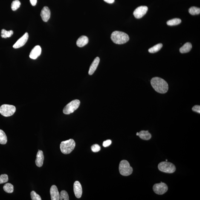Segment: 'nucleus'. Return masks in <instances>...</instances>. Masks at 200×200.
I'll return each instance as SVG.
<instances>
[{
	"mask_svg": "<svg viewBox=\"0 0 200 200\" xmlns=\"http://www.w3.org/2000/svg\"><path fill=\"white\" fill-rule=\"evenodd\" d=\"M28 38V33L27 32L25 33V34L22 37L18 39L16 43L13 45V48L15 49H18L24 46L27 42Z\"/></svg>",
	"mask_w": 200,
	"mask_h": 200,
	"instance_id": "obj_10",
	"label": "nucleus"
},
{
	"mask_svg": "<svg viewBox=\"0 0 200 200\" xmlns=\"http://www.w3.org/2000/svg\"><path fill=\"white\" fill-rule=\"evenodd\" d=\"M189 12L192 15H199L200 13V8L196 7H192L189 9Z\"/></svg>",
	"mask_w": 200,
	"mask_h": 200,
	"instance_id": "obj_25",
	"label": "nucleus"
},
{
	"mask_svg": "<svg viewBox=\"0 0 200 200\" xmlns=\"http://www.w3.org/2000/svg\"><path fill=\"white\" fill-rule=\"evenodd\" d=\"M16 110V108L13 105L4 104L0 107V113L4 117H9L13 115Z\"/></svg>",
	"mask_w": 200,
	"mask_h": 200,
	"instance_id": "obj_7",
	"label": "nucleus"
},
{
	"mask_svg": "<svg viewBox=\"0 0 200 200\" xmlns=\"http://www.w3.org/2000/svg\"><path fill=\"white\" fill-rule=\"evenodd\" d=\"M138 135H139V133L137 132V136H138Z\"/></svg>",
	"mask_w": 200,
	"mask_h": 200,
	"instance_id": "obj_35",
	"label": "nucleus"
},
{
	"mask_svg": "<svg viewBox=\"0 0 200 200\" xmlns=\"http://www.w3.org/2000/svg\"><path fill=\"white\" fill-rule=\"evenodd\" d=\"M91 150L94 152H97L100 150V147L99 145L94 144L91 146Z\"/></svg>",
	"mask_w": 200,
	"mask_h": 200,
	"instance_id": "obj_30",
	"label": "nucleus"
},
{
	"mask_svg": "<svg viewBox=\"0 0 200 200\" xmlns=\"http://www.w3.org/2000/svg\"><path fill=\"white\" fill-rule=\"evenodd\" d=\"M139 137L142 139L149 140L150 139L152 136L148 131H142L139 133Z\"/></svg>",
	"mask_w": 200,
	"mask_h": 200,
	"instance_id": "obj_18",
	"label": "nucleus"
},
{
	"mask_svg": "<svg viewBox=\"0 0 200 200\" xmlns=\"http://www.w3.org/2000/svg\"><path fill=\"white\" fill-rule=\"evenodd\" d=\"M69 197L68 193L67 192L64 190L61 191L60 193L59 200H69Z\"/></svg>",
	"mask_w": 200,
	"mask_h": 200,
	"instance_id": "obj_27",
	"label": "nucleus"
},
{
	"mask_svg": "<svg viewBox=\"0 0 200 200\" xmlns=\"http://www.w3.org/2000/svg\"><path fill=\"white\" fill-rule=\"evenodd\" d=\"M74 190L76 197L77 198H80L82 194V189L81 185L79 181H76L75 182Z\"/></svg>",
	"mask_w": 200,
	"mask_h": 200,
	"instance_id": "obj_11",
	"label": "nucleus"
},
{
	"mask_svg": "<svg viewBox=\"0 0 200 200\" xmlns=\"http://www.w3.org/2000/svg\"><path fill=\"white\" fill-rule=\"evenodd\" d=\"M3 189L4 191L7 193H12L13 192V186L10 183H7L4 185Z\"/></svg>",
	"mask_w": 200,
	"mask_h": 200,
	"instance_id": "obj_23",
	"label": "nucleus"
},
{
	"mask_svg": "<svg viewBox=\"0 0 200 200\" xmlns=\"http://www.w3.org/2000/svg\"><path fill=\"white\" fill-rule=\"evenodd\" d=\"M111 39L114 43L120 45L128 42L129 37L128 34L123 32L115 31L111 34Z\"/></svg>",
	"mask_w": 200,
	"mask_h": 200,
	"instance_id": "obj_2",
	"label": "nucleus"
},
{
	"mask_svg": "<svg viewBox=\"0 0 200 200\" xmlns=\"http://www.w3.org/2000/svg\"><path fill=\"white\" fill-rule=\"evenodd\" d=\"M41 16L44 22H47L49 20L50 16V11L48 7H43L41 12Z\"/></svg>",
	"mask_w": 200,
	"mask_h": 200,
	"instance_id": "obj_14",
	"label": "nucleus"
},
{
	"mask_svg": "<svg viewBox=\"0 0 200 200\" xmlns=\"http://www.w3.org/2000/svg\"><path fill=\"white\" fill-rule=\"evenodd\" d=\"M159 169L161 172L165 173H171L176 170L175 166L173 163L168 162L167 161L162 162L158 165Z\"/></svg>",
	"mask_w": 200,
	"mask_h": 200,
	"instance_id": "obj_5",
	"label": "nucleus"
},
{
	"mask_svg": "<svg viewBox=\"0 0 200 200\" xmlns=\"http://www.w3.org/2000/svg\"><path fill=\"white\" fill-rule=\"evenodd\" d=\"M100 62V59L98 57L94 59L89 68V75H92L94 74L96 70L97 69Z\"/></svg>",
	"mask_w": 200,
	"mask_h": 200,
	"instance_id": "obj_16",
	"label": "nucleus"
},
{
	"mask_svg": "<svg viewBox=\"0 0 200 200\" xmlns=\"http://www.w3.org/2000/svg\"><path fill=\"white\" fill-rule=\"evenodd\" d=\"M7 142V138L5 133L2 130L0 129V144L4 145Z\"/></svg>",
	"mask_w": 200,
	"mask_h": 200,
	"instance_id": "obj_21",
	"label": "nucleus"
},
{
	"mask_svg": "<svg viewBox=\"0 0 200 200\" xmlns=\"http://www.w3.org/2000/svg\"><path fill=\"white\" fill-rule=\"evenodd\" d=\"M192 48V44L189 42L186 43L180 48V52L182 53H187L190 51Z\"/></svg>",
	"mask_w": 200,
	"mask_h": 200,
	"instance_id": "obj_19",
	"label": "nucleus"
},
{
	"mask_svg": "<svg viewBox=\"0 0 200 200\" xmlns=\"http://www.w3.org/2000/svg\"><path fill=\"white\" fill-rule=\"evenodd\" d=\"M88 42V38L86 36H82L77 39L76 42V45L79 47H82L87 45Z\"/></svg>",
	"mask_w": 200,
	"mask_h": 200,
	"instance_id": "obj_17",
	"label": "nucleus"
},
{
	"mask_svg": "<svg viewBox=\"0 0 200 200\" xmlns=\"http://www.w3.org/2000/svg\"><path fill=\"white\" fill-rule=\"evenodd\" d=\"M44 157L43 152L42 151L39 150L37 155L35 161L36 166L39 167H41L43 165Z\"/></svg>",
	"mask_w": 200,
	"mask_h": 200,
	"instance_id": "obj_15",
	"label": "nucleus"
},
{
	"mask_svg": "<svg viewBox=\"0 0 200 200\" xmlns=\"http://www.w3.org/2000/svg\"><path fill=\"white\" fill-rule=\"evenodd\" d=\"M133 170L132 168L126 160H123L120 162L119 165V171L120 174L124 176H128L132 173Z\"/></svg>",
	"mask_w": 200,
	"mask_h": 200,
	"instance_id": "obj_4",
	"label": "nucleus"
},
{
	"mask_svg": "<svg viewBox=\"0 0 200 200\" xmlns=\"http://www.w3.org/2000/svg\"><path fill=\"white\" fill-rule=\"evenodd\" d=\"M31 195V198L32 200H41V198L40 196L36 193L35 191H32L30 193Z\"/></svg>",
	"mask_w": 200,
	"mask_h": 200,
	"instance_id": "obj_28",
	"label": "nucleus"
},
{
	"mask_svg": "<svg viewBox=\"0 0 200 200\" xmlns=\"http://www.w3.org/2000/svg\"><path fill=\"white\" fill-rule=\"evenodd\" d=\"M21 2L19 0H15L13 1L11 4L12 10L15 11L19 8L21 5Z\"/></svg>",
	"mask_w": 200,
	"mask_h": 200,
	"instance_id": "obj_26",
	"label": "nucleus"
},
{
	"mask_svg": "<svg viewBox=\"0 0 200 200\" xmlns=\"http://www.w3.org/2000/svg\"><path fill=\"white\" fill-rule=\"evenodd\" d=\"M111 143H112V141L111 140H108L103 142V145L104 147H107L110 145Z\"/></svg>",
	"mask_w": 200,
	"mask_h": 200,
	"instance_id": "obj_31",
	"label": "nucleus"
},
{
	"mask_svg": "<svg viewBox=\"0 0 200 200\" xmlns=\"http://www.w3.org/2000/svg\"><path fill=\"white\" fill-rule=\"evenodd\" d=\"M13 30H7L3 29L1 30V36L2 38H10L13 35Z\"/></svg>",
	"mask_w": 200,
	"mask_h": 200,
	"instance_id": "obj_20",
	"label": "nucleus"
},
{
	"mask_svg": "<svg viewBox=\"0 0 200 200\" xmlns=\"http://www.w3.org/2000/svg\"><path fill=\"white\" fill-rule=\"evenodd\" d=\"M50 194L52 200H59L60 193L56 185H53L50 189Z\"/></svg>",
	"mask_w": 200,
	"mask_h": 200,
	"instance_id": "obj_13",
	"label": "nucleus"
},
{
	"mask_svg": "<svg viewBox=\"0 0 200 200\" xmlns=\"http://www.w3.org/2000/svg\"><path fill=\"white\" fill-rule=\"evenodd\" d=\"M181 19H179V18H175V19H171L168 21L167 22V24L169 26H175L179 25L181 23Z\"/></svg>",
	"mask_w": 200,
	"mask_h": 200,
	"instance_id": "obj_24",
	"label": "nucleus"
},
{
	"mask_svg": "<svg viewBox=\"0 0 200 200\" xmlns=\"http://www.w3.org/2000/svg\"><path fill=\"white\" fill-rule=\"evenodd\" d=\"M30 4L33 6L36 5L37 3V0H30Z\"/></svg>",
	"mask_w": 200,
	"mask_h": 200,
	"instance_id": "obj_33",
	"label": "nucleus"
},
{
	"mask_svg": "<svg viewBox=\"0 0 200 200\" xmlns=\"http://www.w3.org/2000/svg\"><path fill=\"white\" fill-rule=\"evenodd\" d=\"M151 84L156 91L161 94H165L168 90V85L164 79L159 77L153 78Z\"/></svg>",
	"mask_w": 200,
	"mask_h": 200,
	"instance_id": "obj_1",
	"label": "nucleus"
},
{
	"mask_svg": "<svg viewBox=\"0 0 200 200\" xmlns=\"http://www.w3.org/2000/svg\"><path fill=\"white\" fill-rule=\"evenodd\" d=\"M153 189L154 192L157 194L162 195L167 191L168 187L165 183L161 182L154 185Z\"/></svg>",
	"mask_w": 200,
	"mask_h": 200,
	"instance_id": "obj_8",
	"label": "nucleus"
},
{
	"mask_svg": "<svg viewBox=\"0 0 200 200\" xmlns=\"http://www.w3.org/2000/svg\"><path fill=\"white\" fill-rule=\"evenodd\" d=\"M80 105V101L79 100H75L72 101L64 108L63 113L66 114H72L79 108Z\"/></svg>",
	"mask_w": 200,
	"mask_h": 200,
	"instance_id": "obj_6",
	"label": "nucleus"
},
{
	"mask_svg": "<svg viewBox=\"0 0 200 200\" xmlns=\"http://www.w3.org/2000/svg\"><path fill=\"white\" fill-rule=\"evenodd\" d=\"M8 181V176L7 174L0 175V184L7 183Z\"/></svg>",
	"mask_w": 200,
	"mask_h": 200,
	"instance_id": "obj_29",
	"label": "nucleus"
},
{
	"mask_svg": "<svg viewBox=\"0 0 200 200\" xmlns=\"http://www.w3.org/2000/svg\"><path fill=\"white\" fill-rule=\"evenodd\" d=\"M103 1L105 2L110 4H113L114 1V0H103Z\"/></svg>",
	"mask_w": 200,
	"mask_h": 200,
	"instance_id": "obj_34",
	"label": "nucleus"
},
{
	"mask_svg": "<svg viewBox=\"0 0 200 200\" xmlns=\"http://www.w3.org/2000/svg\"><path fill=\"white\" fill-rule=\"evenodd\" d=\"M163 45L162 44H159L157 45L154 46L152 48H151L148 50L149 52L150 53H155L161 50L162 48Z\"/></svg>",
	"mask_w": 200,
	"mask_h": 200,
	"instance_id": "obj_22",
	"label": "nucleus"
},
{
	"mask_svg": "<svg viewBox=\"0 0 200 200\" xmlns=\"http://www.w3.org/2000/svg\"><path fill=\"white\" fill-rule=\"evenodd\" d=\"M42 49L40 46L37 45L30 52V57L33 59H36L40 55Z\"/></svg>",
	"mask_w": 200,
	"mask_h": 200,
	"instance_id": "obj_12",
	"label": "nucleus"
},
{
	"mask_svg": "<svg viewBox=\"0 0 200 200\" xmlns=\"http://www.w3.org/2000/svg\"><path fill=\"white\" fill-rule=\"evenodd\" d=\"M75 147V142L73 139L62 141L60 145L61 151L64 154L71 153Z\"/></svg>",
	"mask_w": 200,
	"mask_h": 200,
	"instance_id": "obj_3",
	"label": "nucleus"
},
{
	"mask_svg": "<svg viewBox=\"0 0 200 200\" xmlns=\"http://www.w3.org/2000/svg\"><path fill=\"white\" fill-rule=\"evenodd\" d=\"M166 161H168V160L166 159Z\"/></svg>",
	"mask_w": 200,
	"mask_h": 200,
	"instance_id": "obj_36",
	"label": "nucleus"
},
{
	"mask_svg": "<svg viewBox=\"0 0 200 200\" xmlns=\"http://www.w3.org/2000/svg\"><path fill=\"white\" fill-rule=\"evenodd\" d=\"M192 110L194 112L199 113V114L200 113V106L199 105H195L194 106Z\"/></svg>",
	"mask_w": 200,
	"mask_h": 200,
	"instance_id": "obj_32",
	"label": "nucleus"
},
{
	"mask_svg": "<svg viewBox=\"0 0 200 200\" xmlns=\"http://www.w3.org/2000/svg\"><path fill=\"white\" fill-rule=\"evenodd\" d=\"M148 10V7L146 6H140L134 10L133 14L135 18L140 19L146 14Z\"/></svg>",
	"mask_w": 200,
	"mask_h": 200,
	"instance_id": "obj_9",
	"label": "nucleus"
}]
</instances>
